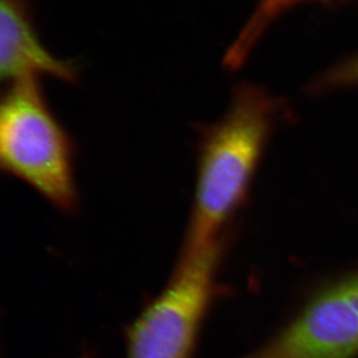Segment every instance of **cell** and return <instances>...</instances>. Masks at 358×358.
Returning <instances> with one entry per match:
<instances>
[{"instance_id":"5","label":"cell","mask_w":358,"mask_h":358,"mask_svg":"<svg viewBox=\"0 0 358 358\" xmlns=\"http://www.w3.org/2000/svg\"><path fill=\"white\" fill-rule=\"evenodd\" d=\"M0 76L6 85L51 77L77 83L79 70L47 50L33 22L30 0H0Z\"/></svg>"},{"instance_id":"7","label":"cell","mask_w":358,"mask_h":358,"mask_svg":"<svg viewBox=\"0 0 358 358\" xmlns=\"http://www.w3.org/2000/svg\"><path fill=\"white\" fill-rule=\"evenodd\" d=\"M358 87V54L334 65L313 85L317 92Z\"/></svg>"},{"instance_id":"1","label":"cell","mask_w":358,"mask_h":358,"mask_svg":"<svg viewBox=\"0 0 358 358\" xmlns=\"http://www.w3.org/2000/svg\"><path fill=\"white\" fill-rule=\"evenodd\" d=\"M282 112V103L267 90L241 84L223 117L200 129L194 195L179 256L225 237Z\"/></svg>"},{"instance_id":"6","label":"cell","mask_w":358,"mask_h":358,"mask_svg":"<svg viewBox=\"0 0 358 358\" xmlns=\"http://www.w3.org/2000/svg\"><path fill=\"white\" fill-rule=\"evenodd\" d=\"M308 1H336V0H258L253 13L231 45L224 58V64L236 70L244 64L264 33L282 13L292 7Z\"/></svg>"},{"instance_id":"3","label":"cell","mask_w":358,"mask_h":358,"mask_svg":"<svg viewBox=\"0 0 358 358\" xmlns=\"http://www.w3.org/2000/svg\"><path fill=\"white\" fill-rule=\"evenodd\" d=\"M225 238L179 256L166 286L124 331V358H192L217 291Z\"/></svg>"},{"instance_id":"2","label":"cell","mask_w":358,"mask_h":358,"mask_svg":"<svg viewBox=\"0 0 358 358\" xmlns=\"http://www.w3.org/2000/svg\"><path fill=\"white\" fill-rule=\"evenodd\" d=\"M72 138L38 79L7 85L0 106V166L64 213L79 205Z\"/></svg>"},{"instance_id":"4","label":"cell","mask_w":358,"mask_h":358,"mask_svg":"<svg viewBox=\"0 0 358 358\" xmlns=\"http://www.w3.org/2000/svg\"><path fill=\"white\" fill-rule=\"evenodd\" d=\"M358 350V274L326 289L246 358H350Z\"/></svg>"}]
</instances>
